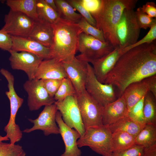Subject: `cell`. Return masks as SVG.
Wrapping results in <instances>:
<instances>
[{"label":"cell","mask_w":156,"mask_h":156,"mask_svg":"<svg viewBox=\"0 0 156 156\" xmlns=\"http://www.w3.org/2000/svg\"><path fill=\"white\" fill-rule=\"evenodd\" d=\"M37 0H7L6 4L10 10L23 13L34 21L38 20Z\"/></svg>","instance_id":"603a6c76"},{"label":"cell","mask_w":156,"mask_h":156,"mask_svg":"<svg viewBox=\"0 0 156 156\" xmlns=\"http://www.w3.org/2000/svg\"><path fill=\"white\" fill-rule=\"evenodd\" d=\"M75 9L77 10L81 15L90 24L96 27V22L90 12L85 7L83 0H66Z\"/></svg>","instance_id":"836d02e7"},{"label":"cell","mask_w":156,"mask_h":156,"mask_svg":"<svg viewBox=\"0 0 156 156\" xmlns=\"http://www.w3.org/2000/svg\"><path fill=\"white\" fill-rule=\"evenodd\" d=\"M112 132L120 131L127 132L135 137L143 127L136 123L128 116L109 126Z\"/></svg>","instance_id":"cb8c5ba5"},{"label":"cell","mask_w":156,"mask_h":156,"mask_svg":"<svg viewBox=\"0 0 156 156\" xmlns=\"http://www.w3.org/2000/svg\"><path fill=\"white\" fill-rule=\"evenodd\" d=\"M144 80L149 91L156 98V74L148 77Z\"/></svg>","instance_id":"60d3db41"},{"label":"cell","mask_w":156,"mask_h":156,"mask_svg":"<svg viewBox=\"0 0 156 156\" xmlns=\"http://www.w3.org/2000/svg\"><path fill=\"white\" fill-rule=\"evenodd\" d=\"M53 36L52 25L38 19L34 21L28 38L50 48L52 44Z\"/></svg>","instance_id":"ffe728a7"},{"label":"cell","mask_w":156,"mask_h":156,"mask_svg":"<svg viewBox=\"0 0 156 156\" xmlns=\"http://www.w3.org/2000/svg\"><path fill=\"white\" fill-rule=\"evenodd\" d=\"M12 39L10 35L0 30V49L8 52L11 49Z\"/></svg>","instance_id":"f35d334b"},{"label":"cell","mask_w":156,"mask_h":156,"mask_svg":"<svg viewBox=\"0 0 156 156\" xmlns=\"http://www.w3.org/2000/svg\"><path fill=\"white\" fill-rule=\"evenodd\" d=\"M124 53L122 49L118 46L111 52L92 64L94 73L99 81L104 83L107 76Z\"/></svg>","instance_id":"e0dca14e"},{"label":"cell","mask_w":156,"mask_h":156,"mask_svg":"<svg viewBox=\"0 0 156 156\" xmlns=\"http://www.w3.org/2000/svg\"><path fill=\"white\" fill-rule=\"evenodd\" d=\"M156 39V24L150 28L146 34L141 39L138 41L134 44L127 47L122 50L124 53L135 47L146 43H150L154 42Z\"/></svg>","instance_id":"d590c367"},{"label":"cell","mask_w":156,"mask_h":156,"mask_svg":"<svg viewBox=\"0 0 156 156\" xmlns=\"http://www.w3.org/2000/svg\"><path fill=\"white\" fill-rule=\"evenodd\" d=\"M77 24L82 32L84 33L94 37L102 42L107 41L102 31L91 25L83 17Z\"/></svg>","instance_id":"d6a6232c"},{"label":"cell","mask_w":156,"mask_h":156,"mask_svg":"<svg viewBox=\"0 0 156 156\" xmlns=\"http://www.w3.org/2000/svg\"><path fill=\"white\" fill-rule=\"evenodd\" d=\"M67 77L62 62L54 58L44 60L39 65L34 78L63 79Z\"/></svg>","instance_id":"ac0fdd59"},{"label":"cell","mask_w":156,"mask_h":156,"mask_svg":"<svg viewBox=\"0 0 156 156\" xmlns=\"http://www.w3.org/2000/svg\"><path fill=\"white\" fill-rule=\"evenodd\" d=\"M143 97L129 111L128 116L132 120L144 127L146 124L144 115Z\"/></svg>","instance_id":"1f68e13d"},{"label":"cell","mask_w":156,"mask_h":156,"mask_svg":"<svg viewBox=\"0 0 156 156\" xmlns=\"http://www.w3.org/2000/svg\"><path fill=\"white\" fill-rule=\"evenodd\" d=\"M53 38L51 50V58L61 62L67 61L75 56L79 35L82 32L77 23L60 18L52 25Z\"/></svg>","instance_id":"3957f363"},{"label":"cell","mask_w":156,"mask_h":156,"mask_svg":"<svg viewBox=\"0 0 156 156\" xmlns=\"http://www.w3.org/2000/svg\"><path fill=\"white\" fill-rule=\"evenodd\" d=\"M135 14L138 24L140 29H146L156 24V18L148 16L142 10L141 7L138 8Z\"/></svg>","instance_id":"e575fe53"},{"label":"cell","mask_w":156,"mask_h":156,"mask_svg":"<svg viewBox=\"0 0 156 156\" xmlns=\"http://www.w3.org/2000/svg\"><path fill=\"white\" fill-rule=\"evenodd\" d=\"M23 88L28 94L27 105L30 111L37 110L55 102L46 90L41 79H28L23 84Z\"/></svg>","instance_id":"8fae6325"},{"label":"cell","mask_w":156,"mask_h":156,"mask_svg":"<svg viewBox=\"0 0 156 156\" xmlns=\"http://www.w3.org/2000/svg\"><path fill=\"white\" fill-rule=\"evenodd\" d=\"M141 8L142 11L148 16L156 18V5L155 3L153 2H148Z\"/></svg>","instance_id":"ab89813d"},{"label":"cell","mask_w":156,"mask_h":156,"mask_svg":"<svg viewBox=\"0 0 156 156\" xmlns=\"http://www.w3.org/2000/svg\"><path fill=\"white\" fill-rule=\"evenodd\" d=\"M87 78L85 89L88 93L103 107L117 99L114 86L111 84L102 83L97 79L92 67L87 64Z\"/></svg>","instance_id":"ba28073f"},{"label":"cell","mask_w":156,"mask_h":156,"mask_svg":"<svg viewBox=\"0 0 156 156\" xmlns=\"http://www.w3.org/2000/svg\"><path fill=\"white\" fill-rule=\"evenodd\" d=\"M128 110L123 95L114 101L103 107V125L109 126L128 116Z\"/></svg>","instance_id":"d6986e66"},{"label":"cell","mask_w":156,"mask_h":156,"mask_svg":"<svg viewBox=\"0 0 156 156\" xmlns=\"http://www.w3.org/2000/svg\"><path fill=\"white\" fill-rule=\"evenodd\" d=\"M114 48L109 42H102L83 32L79 35L77 50L78 60L92 64L112 51Z\"/></svg>","instance_id":"5b68a950"},{"label":"cell","mask_w":156,"mask_h":156,"mask_svg":"<svg viewBox=\"0 0 156 156\" xmlns=\"http://www.w3.org/2000/svg\"><path fill=\"white\" fill-rule=\"evenodd\" d=\"M155 74L156 45L154 42L135 47L123 53L104 83L116 87L118 98L130 84Z\"/></svg>","instance_id":"6da1fadb"},{"label":"cell","mask_w":156,"mask_h":156,"mask_svg":"<svg viewBox=\"0 0 156 156\" xmlns=\"http://www.w3.org/2000/svg\"><path fill=\"white\" fill-rule=\"evenodd\" d=\"M135 137L129 133L117 131L112 133V153L128 148L135 144Z\"/></svg>","instance_id":"d4e9b609"},{"label":"cell","mask_w":156,"mask_h":156,"mask_svg":"<svg viewBox=\"0 0 156 156\" xmlns=\"http://www.w3.org/2000/svg\"><path fill=\"white\" fill-rule=\"evenodd\" d=\"M76 90L70 80L67 77L62 80L61 84L54 97L55 101L63 100L70 96H76Z\"/></svg>","instance_id":"f546056e"},{"label":"cell","mask_w":156,"mask_h":156,"mask_svg":"<svg viewBox=\"0 0 156 156\" xmlns=\"http://www.w3.org/2000/svg\"><path fill=\"white\" fill-rule=\"evenodd\" d=\"M36 7L38 20L53 25L60 18L58 13L49 6L44 0H37Z\"/></svg>","instance_id":"4316f807"},{"label":"cell","mask_w":156,"mask_h":156,"mask_svg":"<svg viewBox=\"0 0 156 156\" xmlns=\"http://www.w3.org/2000/svg\"><path fill=\"white\" fill-rule=\"evenodd\" d=\"M0 73L8 82V90L5 92V94L10 102V113L9 120L14 122L15 121L17 113L22 106L24 100L18 95L15 91L14 87V78L13 75L8 70L3 68L0 70Z\"/></svg>","instance_id":"44dd1931"},{"label":"cell","mask_w":156,"mask_h":156,"mask_svg":"<svg viewBox=\"0 0 156 156\" xmlns=\"http://www.w3.org/2000/svg\"><path fill=\"white\" fill-rule=\"evenodd\" d=\"M135 143L144 148L156 144V125L146 124L135 138Z\"/></svg>","instance_id":"484cf974"},{"label":"cell","mask_w":156,"mask_h":156,"mask_svg":"<svg viewBox=\"0 0 156 156\" xmlns=\"http://www.w3.org/2000/svg\"><path fill=\"white\" fill-rule=\"evenodd\" d=\"M141 156H156V144L144 148Z\"/></svg>","instance_id":"b9f144b4"},{"label":"cell","mask_w":156,"mask_h":156,"mask_svg":"<svg viewBox=\"0 0 156 156\" xmlns=\"http://www.w3.org/2000/svg\"><path fill=\"white\" fill-rule=\"evenodd\" d=\"M5 24L1 29L11 36L28 37L34 20L21 12L10 10L4 16Z\"/></svg>","instance_id":"30bf717a"},{"label":"cell","mask_w":156,"mask_h":156,"mask_svg":"<svg viewBox=\"0 0 156 156\" xmlns=\"http://www.w3.org/2000/svg\"><path fill=\"white\" fill-rule=\"evenodd\" d=\"M57 111L55 103L44 106L43 109L36 119H28L34 125L30 128L24 129L23 132L29 133L35 130H40L43 131L46 136L51 134H60L59 127L55 120Z\"/></svg>","instance_id":"7c38bea8"},{"label":"cell","mask_w":156,"mask_h":156,"mask_svg":"<svg viewBox=\"0 0 156 156\" xmlns=\"http://www.w3.org/2000/svg\"><path fill=\"white\" fill-rule=\"evenodd\" d=\"M55 120L65 147V151L60 156H81V151L77 144L78 140L80 137L79 133L64 123L58 111L56 114Z\"/></svg>","instance_id":"9a60e30c"},{"label":"cell","mask_w":156,"mask_h":156,"mask_svg":"<svg viewBox=\"0 0 156 156\" xmlns=\"http://www.w3.org/2000/svg\"><path fill=\"white\" fill-rule=\"evenodd\" d=\"M62 63L67 77L71 82L77 94L85 89L88 63L78 60L75 56Z\"/></svg>","instance_id":"5bb4252c"},{"label":"cell","mask_w":156,"mask_h":156,"mask_svg":"<svg viewBox=\"0 0 156 156\" xmlns=\"http://www.w3.org/2000/svg\"><path fill=\"white\" fill-rule=\"evenodd\" d=\"M44 0L49 6L58 13L57 8L54 0Z\"/></svg>","instance_id":"7bdbcfd3"},{"label":"cell","mask_w":156,"mask_h":156,"mask_svg":"<svg viewBox=\"0 0 156 156\" xmlns=\"http://www.w3.org/2000/svg\"><path fill=\"white\" fill-rule=\"evenodd\" d=\"M60 18L77 23L82 17L65 0H54Z\"/></svg>","instance_id":"83f0119b"},{"label":"cell","mask_w":156,"mask_h":156,"mask_svg":"<svg viewBox=\"0 0 156 156\" xmlns=\"http://www.w3.org/2000/svg\"><path fill=\"white\" fill-rule=\"evenodd\" d=\"M144 148L142 146L135 144L126 149L112 153L111 156H141Z\"/></svg>","instance_id":"74e56055"},{"label":"cell","mask_w":156,"mask_h":156,"mask_svg":"<svg viewBox=\"0 0 156 156\" xmlns=\"http://www.w3.org/2000/svg\"><path fill=\"white\" fill-rule=\"evenodd\" d=\"M112 133L109 126L102 125L86 129L83 135L78 140L79 148L87 146L103 156H111Z\"/></svg>","instance_id":"277c9868"},{"label":"cell","mask_w":156,"mask_h":156,"mask_svg":"<svg viewBox=\"0 0 156 156\" xmlns=\"http://www.w3.org/2000/svg\"><path fill=\"white\" fill-rule=\"evenodd\" d=\"M143 111L146 124L156 125V98L150 91L144 96Z\"/></svg>","instance_id":"f1b7e54d"},{"label":"cell","mask_w":156,"mask_h":156,"mask_svg":"<svg viewBox=\"0 0 156 156\" xmlns=\"http://www.w3.org/2000/svg\"><path fill=\"white\" fill-rule=\"evenodd\" d=\"M9 140V139L6 135L4 136H2L0 135V142H3L4 141H7Z\"/></svg>","instance_id":"ee69618b"},{"label":"cell","mask_w":156,"mask_h":156,"mask_svg":"<svg viewBox=\"0 0 156 156\" xmlns=\"http://www.w3.org/2000/svg\"><path fill=\"white\" fill-rule=\"evenodd\" d=\"M23 147L18 144L0 142V156H26Z\"/></svg>","instance_id":"4dcf8cb0"},{"label":"cell","mask_w":156,"mask_h":156,"mask_svg":"<svg viewBox=\"0 0 156 156\" xmlns=\"http://www.w3.org/2000/svg\"><path fill=\"white\" fill-rule=\"evenodd\" d=\"M77 104L85 129L103 125V107L84 90L77 94Z\"/></svg>","instance_id":"8992f818"},{"label":"cell","mask_w":156,"mask_h":156,"mask_svg":"<svg viewBox=\"0 0 156 156\" xmlns=\"http://www.w3.org/2000/svg\"><path fill=\"white\" fill-rule=\"evenodd\" d=\"M9 60L12 69L21 70L27 75L28 79L34 78L37 69L43 59L39 56L26 51L10 50Z\"/></svg>","instance_id":"4fadbf2b"},{"label":"cell","mask_w":156,"mask_h":156,"mask_svg":"<svg viewBox=\"0 0 156 156\" xmlns=\"http://www.w3.org/2000/svg\"><path fill=\"white\" fill-rule=\"evenodd\" d=\"M137 0H101L99 7L90 13L95 20L96 28L103 32L106 41L115 48L119 46L116 33L117 25L124 10L133 9Z\"/></svg>","instance_id":"7a4b0ae2"},{"label":"cell","mask_w":156,"mask_h":156,"mask_svg":"<svg viewBox=\"0 0 156 156\" xmlns=\"http://www.w3.org/2000/svg\"><path fill=\"white\" fill-rule=\"evenodd\" d=\"M57 110L60 113L63 120L68 127L77 131L80 137L86 129L83 123L77 104L76 96H68L63 100L55 101Z\"/></svg>","instance_id":"9c48e42d"},{"label":"cell","mask_w":156,"mask_h":156,"mask_svg":"<svg viewBox=\"0 0 156 156\" xmlns=\"http://www.w3.org/2000/svg\"><path fill=\"white\" fill-rule=\"evenodd\" d=\"M43 86L49 95L54 98L60 86L62 79H41Z\"/></svg>","instance_id":"8d00e7d4"},{"label":"cell","mask_w":156,"mask_h":156,"mask_svg":"<svg viewBox=\"0 0 156 156\" xmlns=\"http://www.w3.org/2000/svg\"><path fill=\"white\" fill-rule=\"evenodd\" d=\"M11 36L12 42L11 50L16 52L26 51L32 53L43 60L51 58L50 48L28 37Z\"/></svg>","instance_id":"2e32d148"},{"label":"cell","mask_w":156,"mask_h":156,"mask_svg":"<svg viewBox=\"0 0 156 156\" xmlns=\"http://www.w3.org/2000/svg\"><path fill=\"white\" fill-rule=\"evenodd\" d=\"M149 91L144 79L132 83L126 87L122 95L126 101L128 112Z\"/></svg>","instance_id":"7402d4cb"},{"label":"cell","mask_w":156,"mask_h":156,"mask_svg":"<svg viewBox=\"0 0 156 156\" xmlns=\"http://www.w3.org/2000/svg\"><path fill=\"white\" fill-rule=\"evenodd\" d=\"M140 29L133 9H125L116 28L120 47L123 49L135 43L139 37Z\"/></svg>","instance_id":"52a82bcc"}]
</instances>
